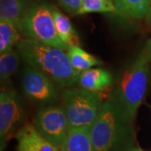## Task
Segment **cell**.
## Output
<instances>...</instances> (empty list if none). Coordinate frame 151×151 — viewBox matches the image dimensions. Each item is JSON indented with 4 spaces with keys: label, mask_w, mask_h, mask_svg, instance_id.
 <instances>
[{
    "label": "cell",
    "mask_w": 151,
    "mask_h": 151,
    "mask_svg": "<svg viewBox=\"0 0 151 151\" xmlns=\"http://www.w3.org/2000/svg\"><path fill=\"white\" fill-rule=\"evenodd\" d=\"M17 50L28 65L42 71L58 86L69 87L78 83L81 73L72 67L64 50L27 37L19 40Z\"/></svg>",
    "instance_id": "obj_1"
},
{
    "label": "cell",
    "mask_w": 151,
    "mask_h": 151,
    "mask_svg": "<svg viewBox=\"0 0 151 151\" xmlns=\"http://www.w3.org/2000/svg\"><path fill=\"white\" fill-rule=\"evenodd\" d=\"M94 151H127L133 148V120L113 101L103 104L91 129Z\"/></svg>",
    "instance_id": "obj_2"
},
{
    "label": "cell",
    "mask_w": 151,
    "mask_h": 151,
    "mask_svg": "<svg viewBox=\"0 0 151 151\" xmlns=\"http://www.w3.org/2000/svg\"><path fill=\"white\" fill-rule=\"evenodd\" d=\"M150 60L140 53L135 61L123 72L111 92L112 101L134 120L147 92L150 77Z\"/></svg>",
    "instance_id": "obj_3"
},
{
    "label": "cell",
    "mask_w": 151,
    "mask_h": 151,
    "mask_svg": "<svg viewBox=\"0 0 151 151\" xmlns=\"http://www.w3.org/2000/svg\"><path fill=\"white\" fill-rule=\"evenodd\" d=\"M69 129L92 127L102 110L99 93L86 88H69L62 93Z\"/></svg>",
    "instance_id": "obj_4"
},
{
    "label": "cell",
    "mask_w": 151,
    "mask_h": 151,
    "mask_svg": "<svg viewBox=\"0 0 151 151\" xmlns=\"http://www.w3.org/2000/svg\"><path fill=\"white\" fill-rule=\"evenodd\" d=\"M19 29L29 38L64 50L68 46L61 41L55 24L51 6L37 4L29 9L23 18Z\"/></svg>",
    "instance_id": "obj_5"
},
{
    "label": "cell",
    "mask_w": 151,
    "mask_h": 151,
    "mask_svg": "<svg viewBox=\"0 0 151 151\" xmlns=\"http://www.w3.org/2000/svg\"><path fill=\"white\" fill-rule=\"evenodd\" d=\"M35 126L45 139L61 146L69 130L64 106L50 105L40 108L34 118Z\"/></svg>",
    "instance_id": "obj_6"
},
{
    "label": "cell",
    "mask_w": 151,
    "mask_h": 151,
    "mask_svg": "<svg viewBox=\"0 0 151 151\" xmlns=\"http://www.w3.org/2000/svg\"><path fill=\"white\" fill-rule=\"evenodd\" d=\"M22 87L24 93L38 103H54L58 99L54 81L42 71L27 65L21 76Z\"/></svg>",
    "instance_id": "obj_7"
},
{
    "label": "cell",
    "mask_w": 151,
    "mask_h": 151,
    "mask_svg": "<svg viewBox=\"0 0 151 151\" xmlns=\"http://www.w3.org/2000/svg\"><path fill=\"white\" fill-rule=\"evenodd\" d=\"M22 119V109L16 94L11 91H2L0 94L1 151L5 148L11 134L21 124Z\"/></svg>",
    "instance_id": "obj_8"
},
{
    "label": "cell",
    "mask_w": 151,
    "mask_h": 151,
    "mask_svg": "<svg viewBox=\"0 0 151 151\" xmlns=\"http://www.w3.org/2000/svg\"><path fill=\"white\" fill-rule=\"evenodd\" d=\"M15 137L18 151H61L60 146L45 139L36 127L30 124L22 126Z\"/></svg>",
    "instance_id": "obj_9"
},
{
    "label": "cell",
    "mask_w": 151,
    "mask_h": 151,
    "mask_svg": "<svg viewBox=\"0 0 151 151\" xmlns=\"http://www.w3.org/2000/svg\"><path fill=\"white\" fill-rule=\"evenodd\" d=\"M91 129L92 127L70 128L65 140L60 146V150L94 151Z\"/></svg>",
    "instance_id": "obj_10"
},
{
    "label": "cell",
    "mask_w": 151,
    "mask_h": 151,
    "mask_svg": "<svg viewBox=\"0 0 151 151\" xmlns=\"http://www.w3.org/2000/svg\"><path fill=\"white\" fill-rule=\"evenodd\" d=\"M113 82V76L107 70L102 68H91L81 72L78 84L82 88L95 92L103 91Z\"/></svg>",
    "instance_id": "obj_11"
},
{
    "label": "cell",
    "mask_w": 151,
    "mask_h": 151,
    "mask_svg": "<svg viewBox=\"0 0 151 151\" xmlns=\"http://www.w3.org/2000/svg\"><path fill=\"white\" fill-rule=\"evenodd\" d=\"M116 14L129 19H143L147 16L151 0H113Z\"/></svg>",
    "instance_id": "obj_12"
},
{
    "label": "cell",
    "mask_w": 151,
    "mask_h": 151,
    "mask_svg": "<svg viewBox=\"0 0 151 151\" xmlns=\"http://www.w3.org/2000/svg\"><path fill=\"white\" fill-rule=\"evenodd\" d=\"M28 0H0V20L19 25L29 10Z\"/></svg>",
    "instance_id": "obj_13"
},
{
    "label": "cell",
    "mask_w": 151,
    "mask_h": 151,
    "mask_svg": "<svg viewBox=\"0 0 151 151\" xmlns=\"http://www.w3.org/2000/svg\"><path fill=\"white\" fill-rule=\"evenodd\" d=\"M51 10L53 14L55 29L61 41L68 47L74 45L79 46V38L70 19L54 6H51Z\"/></svg>",
    "instance_id": "obj_14"
},
{
    "label": "cell",
    "mask_w": 151,
    "mask_h": 151,
    "mask_svg": "<svg viewBox=\"0 0 151 151\" xmlns=\"http://www.w3.org/2000/svg\"><path fill=\"white\" fill-rule=\"evenodd\" d=\"M66 51L72 67L79 73L102 64L100 60L89 54L79 46H70Z\"/></svg>",
    "instance_id": "obj_15"
},
{
    "label": "cell",
    "mask_w": 151,
    "mask_h": 151,
    "mask_svg": "<svg viewBox=\"0 0 151 151\" xmlns=\"http://www.w3.org/2000/svg\"><path fill=\"white\" fill-rule=\"evenodd\" d=\"M20 55L12 49L0 55V77L2 85H9L11 76L16 71L19 64Z\"/></svg>",
    "instance_id": "obj_16"
},
{
    "label": "cell",
    "mask_w": 151,
    "mask_h": 151,
    "mask_svg": "<svg viewBox=\"0 0 151 151\" xmlns=\"http://www.w3.org/2000/svg\"><path fill=\"white\" fill-rule=\"evenodd\" d=\"M19 28L9 22L0 20V54L9 51L19 42Z\"/></svg>",
    "instance_id": "obj_17"
},
{
    "label": "cell",
    "mask_w": 151,
    "mask_h": 151,
    "mask_svg": "<svg viewBox=\"0 0 151 151\" xmlns=\"http://www.w3.org/2000/svg\"><path fill=\"white\" fill-rule=\"evenodd\" d=\"M90 13H116V9L110 7L101 0H84L80 9L78 10V15L86 14Z\"/></svg>",
    "instance_id": "obj_18"
},
{
    "label": "cell",
    "mask_w": 151,
    "mask_h": 151,
    "mask_svg": "<svg viewBox=\"0 0 151 151\" xmlns=\"http://www.w3.org/2000/svg\"><path fill=\"white\" fill-rule=\"evenodd\" d=\"M84 0H58L59 4L68 13L76 14Z\"/></svg>",
    "instance_id": "obj_19"
},
{
    "label": "cell",
    "mask_w": 151,
    "mask_h": 151,
    "mask_svg": "<svg viewBox=\"0 0 151 151\" xmlns=\"http://www.w3.org/2000/svg\"><path fill=\"white\" fill-rule=\"evenodd\" d=\"M141 53L144 55L150 61H151V39H150L147 41L145 49L143 50V51Z\"/></svg>",
    "instance_id": "obj_20"
},
{
    "label": "cell",
    "mask_w": 151,
    "mask_h": 151,
    "mask_svg": "<svg viewBox=\"0 0 151 151\" xmlns=\"http://www.w3.org/2000/svg\"><path fill=\"white\" fill-rule=\"evenodd\" d=\"M146 22H147L148 25L151 27V6L150 8V10L148 12V14L146 16Z\"/></svg>",
    "instance_id": "obj_21"
},
{
    "label": "cell",
    "mask_w": 151,
    "mask_h": 151,
    "mask_svg": "<svg viewBox=\"0 0 151 151\" xmlns=\"http://www.w3.org/2000/svg\"><path fill=\"white\" fill-rule=\"evenodd\" d=\"M127 151H141V150L139 148H131L130 150Z\"/></svg>",
    "instance_id": "obj_22"
},
{
    "label": "cell",
    "mask_w": 151,
    "mask_h": 151,
    "mask_svg": "<svg viewBox=\"0 0 151 151\" xmlns=\"http://www.w3.org/2000/svg\"><path fill=\"white\" fill-rule=\"evenodd\" d=\"M141 151H143V150H141Z\"/></svg>",
    "instance_id": "obj_23"
}]
</instances>
